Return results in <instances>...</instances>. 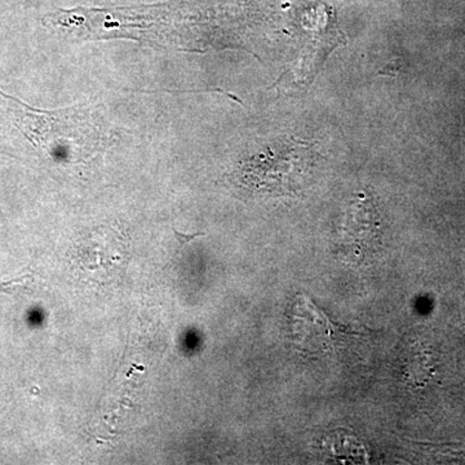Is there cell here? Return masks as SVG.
<instances>
[{
	"label": "cell",
	"mask_w": 465,
	"mask_h": 465,
	"mask_svg": "<svg viewBox=\"0 0 465 465\" xmlns=\"http://www.w3.org/2000/svg\"><path fill=\"white\" fill-rule=\"evenodd\" d=\"M320 155L309 143L281 139L251 157L242 168V180L250 188L269 195L298 194L317 166Z\"/></svg>",
	"instance_id": "1"
},
{
	"label": "cell",
	"mask_w": 465,
	"mask_h": 465,
	"mask_svg": "<svg viewBox=\"0 0 465 465\" xmlns=\"http://www.w3.org/2000/svg\"><path fill=\"white\" fill-rule=\"evenodd\" d=\"M382 222L372 198L360 194L347 208L338 241L336 252L345 262L362 264L381 249Z\"/></svg>",
	"instance_id": "2"
},
{
	"label": "cell",
	"mask_w": 465,
	"mask_h": 465,
	"mask_svg": "<svg viewBox=\"0 0 465 465\" xmlns=\"http://www.w3.org/2000/svg\"><path fill=\"white\" fill-rule=\"evenodd\" d=\"M174 235H176L177 241H179V243L186 244L189 243L192 240H195V238L201 237V235H203V232H195V234H185V232H180L177 231H174Z\"/></svg>",
	"instance_id": "3"
}]
</instances>
